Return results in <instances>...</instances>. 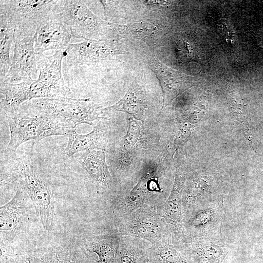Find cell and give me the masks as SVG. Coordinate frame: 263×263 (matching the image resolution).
<instances>
[{
    "instance_id": "obj_1",
    "label": "cell",
    "mask_w": 263,
    "mask_h": 263,
    "mask_svg": "<svg viewBox=\"0 0 263 263\" xmlns=\"http://www.w3.org/2000/svg\"><path fill=\"white\" fill-rule=\"evenodd\" d=\"M30 104L39 116L52 119L70 130L82 123L93 125L95 120L105 119L100 116L102 109L90 99L42 98L34 99Z\"/></svg>"
},
{
    "instance_id": "obj_2",
    "label": "cell",
    "mask_w": 263,
    "mask_h": 263,
    "mask_svg": "<svg viewBox=\"0 0 263 263\" xmlns=\"http://www.w3.org/2000/svg\"><path fill=\"white\" fill-rule=\"evenodd\" d=\"M86 1L57 0L53 12L69 27L72 37L85 40H106L110 23L95 15Z\"/></svg>"
},
{
    "instance_id": "obj_3",
    "label": "cell",
    "mask_w": 263,
    "mask_h": 263,
    "mask_svg": "<svg viewBox=\"0 0 263 263\" xmlns=\"http://www.w3.org/2000/svg\"><path fill=\"white\" fill-rule=\"evenodd\" d=\"M57 0L0 1V15H4L15 29V38L34 37L37 28L53 13Z\"/></svg>"
},
{
    "instance_id": "obj_4",
    "label": "cell",
    "mask_w": 263,
    "mask_h": 263,
    "mask_svg": "<svg viewBox=\"0 0 263 263\" xmlns=\"http://www.w3.org/2000/svg\"><path fill=\"white\" fill-rule=\"evenodd\" d=\"M10 130V140L6 150L12 155L21 144L38 141L54 135H68L71 130L48 117H31L15 112L5 113Z\"/></svg>"
},
{
    "instance_id": "obj_5",
    "label": "cell",
    "mask_w": 263,
    "mask_h": 263,
    "mask_svg": "<svg viewBox=\"0 0 263 263\" xmlns=\"http://www.w3.org/2000/svg\"><path fill=\"white\" fill-rule=\"evenodd\" d=\"M154 209L141 208L131 212L121 225L122 234L142 239L151 244L168 235L166 222Z\"/></svg>"
},
{
    "instance_id": "obj_6",
    "label": "cell",
    "mask_w": 263,
    "mask_h": 263,
    "mask_svg": "<svg viewBox=\"0 0 263 263\" xmlns=\"http://www.w3.org/2000/svg\"><path fill=\"white\" fill-rule=\"evenodd\" d=\"M21 171L26 191L40 218L44 228L49 230L54 218V202L50 189L31 164L23 163Z\"/></svg>"
},
{
    "instance_id": "obj_7",
    "label": "cell",
    "mask_w": 263,
    "mask_h": 263,
    "mask_svg": "<svg viewBox=\"0 0 263 263\" xmlns=\"http://www.w3.org/2000/svg\"><path fill=\"white\" fill-rule=\"evenodd\" d=\"M118 54L113 41L88 39L70 43L64 51V57L68 64L76 66L110 59Z\"/></svg>"
},
{
    "instance_id": "obj_8",
    "label": "cell",
    "mask_w": 263,
    "mask_h": 263,
    "mask_svg": "<svg viewBox=\"0 0 263 263\" xmlns=\"http://www.w3.org/2000/svg\"><path fill=\"white\" fill-rule=\"evenodd\" d=\"M14 54L6 80L18 83L25 78L37 79L36 56L35 52V38L29 37L14 39Z\"/></svg>"
},
{
    "instance_id": "obj_9",
    "label": "cell",
    "mask_w": 263,
    "mask_h": 263,
    "mask_svg": "<svg viewBox=\"0 0 263 263\" xmlns=\"http://www.w3.org/2000/svg\"><path fill=\"white\" fill-rule=\"evenodd\" d=\"M65 49L55 51L52 56L36 54L39 74L37 80L48 89L55 98H71L72 93L63 78L61 66Z\"/></svg>"
},
{
    "instance_id": "obj_10",
    "label": "cell",
    "mask_w": 263,
    "mask_h": 263,
    "mask_svg": "<svg viewBox=\"0 0 263 263\" xmlns=\"http://www.w3.org/2000/svg\"><path fill=\"white\" fill-rule=\"evenodd\" d=\"M71 38L69 27L53 12L37 28L34 35L35 54L65 49Z\"/></svg>"
},
{
    "instance_id": "obj_11",
    "label": "cell",
    "mask_w": 263,
    "mask_h": 263,
    "mask_svg": "<svg viewBox=\"0 0 263 263\" xmlns=\"http://www.w3.org/2000/svg\"><path fill=\"white\" fill-rule=\"evenodd\" d=\"M22 193L20 189H18L14 197L0 207L1 237L13 239L23 224L25 215L22 203Z\"/></svg>"
},
{
    "instance_id": "obj_12",
    "label": "cell",
    "mask_w": 263,
    "mask_h": 263,
    "mask_svg": "<svg viewBox=\"0 0 263 263\" xmlns=\"http://www.w3.org/2000/svg\"><path fill=\"white\" fill-rule=\"evenodd\" d=\"M185 180V175L176 172L170 194L161 214L169 228L175 232H182L183 229L181 198Z\"/></svg>"
},
{
    "instance_id": "obj_13",
    "label": "cell",
    "mask_w": 263,
    "mask_h": 263,
    "mask_svg": "<svg viewBox=\"0 0 263 263\" xmlns=\"http://www.w3.org/2000/svg\"><path fill=\"white\" fill-rule=\"evenodd\" d=\"M77 160L95 183L97 188L105 189L109 187L111 175L104 150H94L85 151Z\"/></svg>"
},
{
    "instance_id": "obj_14",
    "label": "cell",
    "mask_w": 263,
    "mask_h": 263,
    "mask_svg": "<svg viewBox=\"0 0 263 263\" xmlns=\"http://www.w3.org/2000/svg\"><path fill=\"white\" fill-rule=\"evenodd\" d=\"M68 136V143L64 151L68 156L81 151L106 150V135L99 126H94L91 132L86 134H78L75 129H73L70 131Z\"/></svg>"
},
{
    "instance_id": "obj_15",
    "label": "cell",
    "mask_w": 263,
    "mask_h": 263,
    "mask_svg": "<svg viewBox=\"0 0 263 263\" xmlns=\"http://www.w3.org/2000/svg\"><path fill=\"white\" fill-rule=\"evenodd\" d=\"M147 62L150 69L155 74L162 89V109L174 97L183 81L180 75L174 72L157 58L152 56H148Z\"/></svg>"
},
{
    "instance_id": "obj_16",
    "label": "cell",
    "mask_w": 263,
    "mask_h": 263,
    "mask_svg": "<svg viewBox=\"0 0 263 263\" xmlns=\"http://www.w3.org/2000/svg\"><path fill=\"white\" fill-rule=\"evenodd\" d=\"M149 248L150 263H192L188 254L173 244L167 235Z\"/></svg>"
},
{
    "instance_id": "obj_17",
    "label": "cell",
    "mask_w": 263,
    "mask_h": 263,
    "mask_svg": "<svg viewBox=\"0 0 263 263\" xmlns=\"http://www.w3.org/2000/svg\"><path fill=\"white\" fill-rule=\"evenodd\" d=\"M189 244L188 254L192 263H222L227 252L221 244L207 239H195Z\"/></svg>"
},
{
    "instance_id": "obj_18",
    "label": "cell",
    "mask_w": 263,
    "mask_h": 263,
    "mask_svg": "<svg viewBox=\"0 0 263 263\" xmlns=\"http://www.w3.org/2000/svg\"><path fill=\"white\" fill-rule=\"evenodd\" d=\"M14 37V27L4 15H0V81L6 80L10 68V50Z\"/></svg>"
},
{
    "instance_id": "obj_19",
    "label": "cell",
    "mask_w": 263,
    "mask_h": 263,
    "mask_svg": "<svg viewBox=\"0 0 263 263\" xmlns=\"http://www.w3.org/2000/svg\"><path fill=\"white\" fill-rule=\"evenodd\" d=\"M144 104L139 92L133 88L130 89L125 95L115 104L102 109V113L119 111L132 115L134 118L140 120L143 111Z\"/></svg>"
},
{
    "instance_id": "obj_20",
    "label": "cell",
    "mask_w": 263,
    "mask_h": 263,
    "mask_svg": "<svg viewBox=\"0 0 263 263\" xmlns=\"http://www.w3.org/2000/svg\"><path fill=\"white\" fill-rule=\"evenodd\" d=\"M120 242L119 239L116 237H106L89 243L86 249L88 252L97 255L99 263H114Z\"/></svg>"
},
{
    "instance_id": "obj_21",
    "label": "cell",
    "mask_w": 263,
    "mask_h": 263,
    "mask_svg": "<svg viewBox=\"0 0 263 263\" xmlns=\"http://www.w3.org/2000/svg\"><path fill=\"white\" fill-rule=\"evenodd\" d=\"M126 36L144 41L155 39L159 36V26L147 21H139L127 24L112 23Z\"/></svg>"
},
{
    "instance_id": "obj_22",
    "label": "cell",
    "mask_w": 263,
    "mask_h": 263,
    "mask_svg": "<svg viewBox=\"0 0 263 263\" xmlns=\"http://www.w3.org/2000/svg\"><path fill=\"white\" fill-rule=\"evenodd\" d=\"M114 263H150L149 248L136 243L121 241Z\"/></svg>"
},
{
    "instance_id": "obj_23",
    "label": "cell",
    "mask_w": 263,
    "mask_h": 263,
    "mask_svg": "<svg viewBox=\"0 0 263 263\" xmlns=\"http://www.w3.org/2000/svg\"><path fill=\"white\" fill-rule=\"evenodd\" d=\"M142 130V123L139 120L130 118L128 129L123 137V145L127 150L133 149L139 141Z\"/></svg>"
},
{
    "instance_id": "obj_24",
    "label": "cell",
    "mask_w": 263,
    "mask_h": 263,
    "mask_svg": "<svg viewBox=\"0 0 263 263\" xmlns=\"http://www.w3.org/2000/svg\"><path fill=\"white\" fill-rule=\"evenodd\" d=\"M56 255L59 263H99L85 253L72 250L62 251Z\"/></svg>"
},
{
    "instance_id": "obj_25",
    "label": "cell",
    "mask_w": 263,
    "mask_h": 263,
    "mask_svg": "<svg viewBox=\"0 0 263 263\" xmlns=\"http://www.w3.org/2000/svg\"><path fill=\"white\" fill-rule=\"evenodd\" d=\"M207 183V181L204 178H198L193 181L187 195V199L188 202H194L204 190L208 188L209 187Z\"/></svg>"
},
{
    "instance_id": "obj_26",
    "label": "cell",
    "mask_w": 263,
    "mask_h": 263,
    "mask_svg": "<svg viewBox=\"0 0 263 263\" xmlns=\"http://www.w3.org/2000/svg\"><path fill=\"white\" fill-rule=\"evenodd\" d=\"M217 27L219 32L227 41L233 42L235 36L233 28L230 22L226 19H221L218 22Z\"/></svg>"
},
{
    "instance_id": "obj_27",
    "label": "cell",
    "mask_w": 263,
    "mask_h": 263,
    "mask_svg": "<svg viewBox=\"0 0 263 263\" xmlns=\"http://www.w3.org/2000/svg\"><path fill=\"white\" fill-rule=\"evenodd\" d=\"M25 263H59L56 256L31 255L25 258Z\"/></svg>"
},
{
    "instance_id": "obj_28",
    "label": "cell",
    "mask_w": 263,
    "mask_h": 263,
    "mask_svg": "<svg viewBox=\"0 0 263 263\" xmlns=\"http://www.w3.org/2000/svg\"><path fill=\"white\" fill-rule=\"evenodd\" d=\"M261 47H262V48H263V44H262V45H261Z\"/></svg>"
}]
</instances>
